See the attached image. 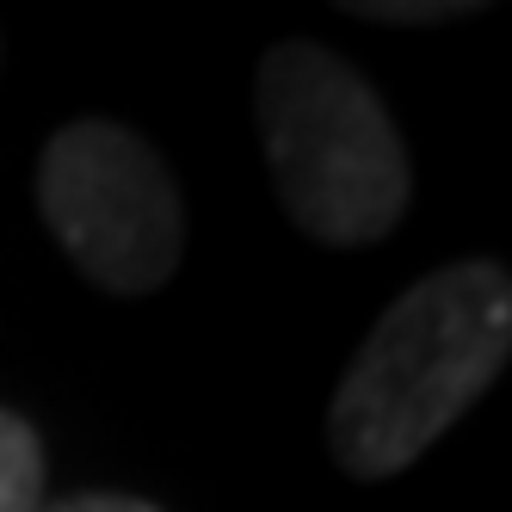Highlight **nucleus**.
I'll use <instances>...</instances> for the list:
<instances>
[{
	"label": "nucleus",
	"instance_id": "obj_1",
	"mask_svg": "<svg viewBox=\"0 0 512 512\" xmlns=\"http://www.w3.org/2000/svg\"><path fill=\"white\" fill-rule=\"evenodd\" d=\"M512 346V278L494 260L426 272L377 315L327 408V445L352 475L408 469L475 395H488Z\"/></svg>",
	"mask_w": 512,
	"mask_h": 512
},
{
	"label": "nucleus",
	"instance_id": "obj_2",
	"mask_svg": "<svg viewBox=\"0 0 512 512\" xmlns=\"http://www.w3.org/2000/svg\"><path fill=\"white\" fill-rule=\"evenodd\" d=\"M260 130L290 223L327 247L383 241L408 210V149L364 75L290 38L260 62Z\"/></svg>",
	"mask_w": 512,
	"mask_h": 512
},
{
	"label": "nucleus",
	"instance_id": "obj_3",
	"mask_svg": "<svg viewBox=\"0 0 512 512\" xmlns=\"http://www.w3.org/2000/svg\"><path fill=\"white\" fill-rule=\"evenodd\" d=\"M38 210L68 260L118 297L161 290L186 253V210L173 173L136 130L112 118H75L44 142Z\"/></svg>",
	"mask_w": 512,
	"mask_h": 512
},
{
	"label": "nucleus",
	"instance_id": "obj_4",
	"mask_svg": "<svg viewBox=\"0 0 512 512\" xmlns=\"http://www.w3.org/2000/svg\"><path fill=\"white\" fill-rule=\"evenodd\" d=\"M0 512H44V445L13 408H0Z\"/></svg>",
	"mask_w": 512,
	"mask_h": 512
},
{
	"label": "nucleus",
	"instance_id": "obj_5",
	"mask_svg": "<svg viewBox=\"0 0 512 512\" xmlns=\"http://www.w3.org/2000/svg\"><path fill=\"white\" fill-rule=\"evenodd\" d=\"M358 19H383V25H445V19H469L475 0H358Z\"/></svg>",
	"mask_w": 512,
	"mask_h": 512
},
{
	"label": "nucleus",
	"instance_id": "obj_6",
	"mask_svg": "<svg viewBox=\"0 0 512 512\" xmlns=\"http://www.w3.org/2000/svg\"><path fill=\"white\" fill-rule=\"evenodd\" d=\"M44 512H161V506L136 500V494H75V500H62V506H44Z\"/></svg>",
	"mask_w": 512,
	"mask_h": 512
}]
</instances>
